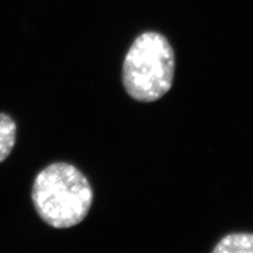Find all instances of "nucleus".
Listing matches in <instances>:
<instances>
[{
    "mask_svg": "<svg viewBox=\"0 0 253 253\" xmlns=\"http://www.w3.org/2000/svg\"><path fill=\"white\" fill-rule=\"evenodd\" d=\"M93 189L82 171L68 163H54L39 172L32 187V202L45 224L56 229L74 227L86 217Z\"/></svg>",
    "mask_w": 253,
    "mask_h": 253,
    "instance_id": "1",
    "label": "nucleus"
},
{
    "mask_svg": "<svg viewBox=\"0 0 253 253\" xmlns=\"http://www.w3.org/2000/svg\"><path fill=\"white\" fill-rule=\"evenodd\" d=\"M175 72V55L168 39L156 32L140 34L126 53L123 84L130 96L152 102L171 89Z\"/></svg>",
    "mask_w": 253,
    "mask_h": 253,
    "instance_id": "2",
    "label": "nucleus"
},
{
    "mask_svg": "<svg viewBox=\"0 0 253 253\" xmlns=\"http://www.w3.org/2000/svg\"><path fill=\"white\" fill-rule=\"evenodd\" d=\"M214 253H253V233H232L221 239Z\"/></svg>",
    "mask_w": 253,
    "mask_h": 253,
    "instance_id": "3",
    "label": "nucleus"
},
{
    "mask_svg": "<svg viewBox=\"0 0 253 253\" xmlns=\"http://www.w3.org/2000/svg\"><path fill=\"white\" fill-rule=\"evenodd\" d=\"M17 126L13 118L5 113H0V163L10 156L16 144Z\"/></svg>",
    "mask_w": 253,
    "mask_h": 253,
    "instance_id": "4",
    "label": "nucleus"
}]
</instances>
